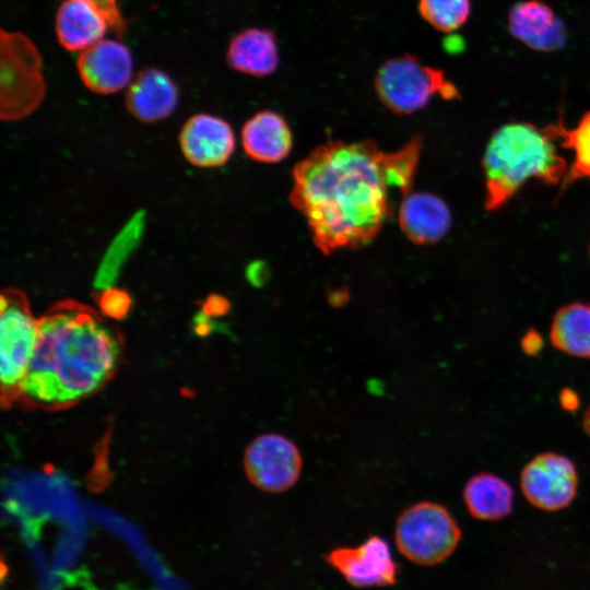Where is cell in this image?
<instances>
[{
  "instance_id": "obj_1",
  "label": "cell",
  "mask_w": 590,
  "mask_h": 590,
  "mask_svg": "<svg viewBox=\"0 0 590 590\" xmlns=\"http://www.w3.org/2000/svg\"><path fill=\"white\" fill-rule=\"evenodd\" d=\"M420 153L418 138L394 152L371 140H337L298 162L290 201L306 219L315 246L330 255L371 241L394 211L393 191L409 194Z\"/></svg>"
},
{
  "instance_id": "obj_2",
  "label": "cell",
  "mask_w": 590,
  "mask_h": 590,
  "mask_svg": "<svg viewBox=\"0 0 590 590\" xmlns=\"http://www.w3.org/2000/svg\"><path fill=\"white\" fill-rule=\"evenodd\" d=\"M105 318L81 302L62 299L37 319V342L19 403L58 411L99 391L115 375L123 350L121 333Z\"/></svg>"
},
{
  "instance_id": "obj_3",
  "label": "cell",
  "mask_w": 590,
  "mask_h": 590,
  "mask_svg": "<svg viewBox=\"0 0 590 590\" xmlns=\"http://www.w3.org/2000/svg\"><path fill=\"white\" fill-rule=\"evenodd\" d=\"M482 165L484 206L489 212L504 206L530 178L562 184L569 167L546 131L528 122L499 128L486 145Z\"/></svg>"
},
{
  "instance_id": "obj_4",
  "label": "cell",
  "mask_w": 590,
  "mask_h": 590,
  "mask_svg": "<svg viewBox=\"0 0 590 590\" xmlns=\"http://www.w3.org/2000/svg\"><path fill=\"white\" fill-rule=\"evenodd\" d=\"M374 87L382 105L398 115L421 110L436 95L444 99L459 96L442 70L409 54L386 60L376 72Z\"/></svg>"
},
{
  "instance_id": "obj_5",
  "label": "cell",
  "mask_w": 590,
  "mask_h": 590,
  "mask_svg": "<svg viewBox=\"0 0 590 590\" xmlns=\"http://www.w3.org/2000/svg\"><path fill=\"white\" fill-rule=\"evenodd\" d=\"M0 299L1 402L3 408H10L19 402L35 351L37 320L23 291L4 288Z\"/></svg>"
},
{
  "instance_id": "obj_6",
  "label": "cell",
  "mask_w": 590,
  "mask_h": 590,
  "mask_svg": "<svg viewBox=\"0 0 590 590\" xmlns=\"http://www.w3.org/2000/svg\"><path fill=\"white\" fill-rule=\"evenodd\" d=\"M461 529L442 505L420 502L404 509L396 521L394 541L399 552L421 566L445 562L461 541Z\"/></svg>"
},
{
  "instance_id": "obj_7",
  "label": "cell",
  "mask_w": 590,
  "mask_h": 590,
  "mask_svg": "<svg viewBox=\"0 0 590 590\" xmlns=\"http://www.w3.org/2000/svg\"><path fill=\"white\" fill-rule=\"evenodd\" d=\"M43 60L24 34L1 31V117L20 119L31 114L45 95Z\"/></svg>"
},
{
  "instance_id": "obj_8",
  "label": "cell",
  "mask_w": 590,
  "mask_h": 590,
  "mask_svg": "<svg viewBox=\"0 0 590 590\" xmlns=\"http://www.w3.org/2000/svg\"><path fill=\"white\" fill-rule=\"evenodd\" d=\"M244 468L250 483L268 493H282L298 481L303 458L296 444L284 435L267 433L246 448Z\"/></svg>"
},
{
  "instance_id": "obj_9",
  "label": "cell",
  "mask_w": 590,
  "mask_h": 590,
  "mask_svg": "<svg viewBox=\"0 0 590 590\" xmlns=\"http://www.w3.org/2000/svg\"><path fill=\"white\" fill-rule=\"evenodd\" d=\"M578 472L566 456L544 452L535 456L522 469L521 491L527 500L544 511L568 507L578 489Z\"/></svg>"
},
{
  "instance_id": "obj_10",
  "label": "cell",
  "mask_w": 590,
  "mask_h": 590,
  "mask_svg": "<svg viewBox=\"0 0 590 590\" xmlns=\"http://www.w3.org/2000/svg\"><path fill=\"white\" fill-rule=\"evenodd\" d=\"M324 560L356 588L390 587L397 583L399 565L386 540L369 535L358 546H340Z\"/></svg>"
},
{
  "instance_id": "obj_11",
  "label": "cell",
  "mask_w": 590,
  "mask_h": 590,
  "mask_svg": "<svg viewBox=\"0 0 590 590\" xmlns=\"http://www.w3.org/2000/svg\"><path fill=\"white\" fill-rule=\"evenodd\" d=\"M76 67L83 84L96 94L116 93L132 81V55L116 39H103L81 51Z\"/></svg>"
},
{
  "instance_id": "obj_12",
  "label": "cell",
  "mask_w": 590,
  "mask_h": 590,
  "mask_svg": "<svg viewBox=\"0 0 590 590\" xmlns=\"http://www.w3.org/2000/svg\"><path fill=\"white\" fill-rule=\"evenodd\" d=\"M179 144L184 156L192 165L217 167L233 154L235 135L226 120L209 114H197L184 125Z\"/></svg>"
},
{
  "instance_id": "obj_13",
  "label": "cell",
  "mask_w": 590,
  "mask_h": 590,
  "mask_svg": "<svg viewBox=\"0 0 590 590\" xmlns=\"http://www.w3.org/2000/svg\"><path fill=\"white\" fill-rule=\"evenodd\" d=\"M111 28L104 10L93 0H63L56 14V35L68 51H83L104 39Z\"/></svg>"
},
{
  "instance_id": "obj_14",
  "label": "cell",
  "mask_w": 590,
  "mask_h": 590,
  "mask_svg": "<svg viewBox=\"0 0 590 590\" xmlns=\"http://www.w3.org/2000/svg\"><path fill=\"white\" fill-rule=\"evenodd\" d=\"M178 99L177 85L166 72L145 68L129 84L126 107L138 120L155 122L170 116Z\"/></svg>"
},
{
  "instance_id": "obj_15",
  "label": "cell",
  "mask_w": 590,
  "mask_h": 590,
  "mask_svg": "<svg viewBox=\"0 0 590 590\" xmlns=\"http://www.w3.org/2000/svg\"><path fill=\"white\" fill-rule=\"evenodd\" d=\"M508 30L531 49L554 51L566 42V28L553 10L538 0L515 4L508 14Z\"/></svg>"
},
{
  "instance_id": "obj_16",
  "label": "cell",
  "mask_w": 590,
  "mask_h": 590,
  "mask_svg": "<svg viewBox=\"0 0 590 590\" xmlns=\"http://www.w3.org/2000/svg\"><path fill=\"white\" fill-rule=\"evenodd\" d=\"M398 222L402 233L414 244L429 245L442 239L451 225L449 208L438 196L414 192L400 204Z\"/></svg>"
},
{
  "instance_id": "obj_17",
  "label": "cell",
  "mask_w": 590,
  "mask_h": 590,
  "mask_svg": "<svg viewBox=\"0 0 590 590\" xmlns=\"http://www.w3.org/2000/svg\"><path fill=\"white\" fill-rule=\"evenodd\" d=\"M226 61L240 73L263 78L276 71L280 50L275 34L263 27H248L229 42Z\"/></svg>"
},
{
  "instance_id": "obj_18",
  "label": "cell",
  "mask_w": 590,
  "mask_h": 590,
  "mask_svg": "<svg viewBox=\"0 0 590 590\" xmlns=\"http://www.w3.org/2000/svg\"><path fill=\"white\" fill-rule=\"evenodd\" d=\"M246 154L261 163H278L291 152L293 138L285 118L273 110H261L251 116L241 129Z\"/></svg>"
},
{
  "instance_id": "obj_19",
  "label": "cell",
  "mask_w": 590,
  "mask_h": 590,
  "mask_svg": "<svg viewBox=\"0 0 590 590\" xmlns=\"http://www.w3.org/2000/svg\"><path fill=\"white\" fill-rule=\"evenodd\" d=\"M463 502L473 518L497 521L510 515L514 491L507 481L493 473H477L465 483Z\"/></svg>"
},
{
  "instance_id": "obj_20",
  "label": "cell",
  "mask_w": 590,
  "mask_h": 590,
  "mask_svg": "<svg viewBox=\"0 0 590 590\" xmlns=\"http://www.w3.org/2000/svg\"><path fill=\"white\" fill-rule=\"evenodd\" d=\"M550 340L569 356L590 359V304L571 303L559 308L552 319Z\"/></svg>"
},
{
  "instance_id": "obj_21",
  "label": "cell",
  "mask_w": 590,
  "mask_h": 590,
  "mask_svg": "<svg viewBox=\"0 0 590 590\" xmlns=\"http://www.w3.org/2000/svg\"><path fill=\"white\" fill-rule=\"evenodd\" d=\"M546 133L560 145L574 152V158L563 180L560 192L581 179L590 180V111H587L574 128L562 121L544 128Z\"/></svg>"
},
{
  "instance_id": "obj_22",
  "label": "cell",
  "mask_w": 590,
  "mask_h": 590,
  "mask_svg": "<svg viewBox=\"0 0 590 590\" xmlns=\"http://www.w3.org/2000/svg\"><path fill=\"white\" fill-rule=\"evenodd\" d=\"M421 17L439 32L450 33L465 24L471 13L470 0H418Z\"/></svg>"
},
{
  "instance_id": "obj_23",
  "label": "cell",
  "mask_w": 590,
  "mask_h": 590,
  "mask_svg": "<svg viewBox=\"0 0 590 590\" xmlns=\"http://www.w3.org/2000/svg\"><path fill=\"white\" fill-rule=\"evenodd\" d=\"M96 304L99 312L110 319H125L132 305L131 296L123 290L117 287H108L96 295Z\"/></svg>"
},
{
  "instance_id": "obj_24",
  "label": "cell",
  "mask_w": 590,
  "mask_h": 590,
  "mask_svg": "<svg viewBox=\"0 0 590 590\" xmlns=\"http://www.w3.org/2000/svg\"><path fill=\"white\" fill-rule=\"evenodd\" d=\"M96 2L107 14L110 24L111 30L115 31V33L121 37L127 28V21L122 16L120 12V8L118 5L117 0H93Z\"/></svg>"
},
{
  "instance_id": "obj_25",
  "label": "cell",
  "mask_w": 590,
  "mask_h": 590,
  "mask_svg": "<svg viewBox=\"0 0 590 590\" xmlns=\"http://www.w3.org/2000/svg\"><path fill=\"white\" fill-rule=\"evenodd\" d=\"M520 346L526 355L531 357L539 356L544 346L543 338L539 331L531 328L522 335Z\"/></svg>"
},
{
  "instance_id": "obj_26",
  "label": "cell",
  "mask_w": 590,
  "mask_h": 590,
  "mask_svg": "<svg viewBox=\"0 0 590 590\" xmlns=\"http://www.w3.org/2000/svg\"><path fill=\"white\" fill-rule=\"evenodd\" d=\"M560 408L566 412H575L580 406V397L577 391L571 388H563L558 396Z\"/></svg>"
},
{
  "instance_id": "obj_27",
  "label": "cell",
  "mask_w": 590,
  "mask_h": 590,
  "mask_svg": "<svg viewBox=\"0 0 590 590\" xmlns=\"http://www.w3.org/2000/svg\"><path fill=\"white\" fill-rule=\"evenodd\" d=\"M582 427L586 434L590 437V406L583 413Z\"/></svg>"
}]
</instances>
